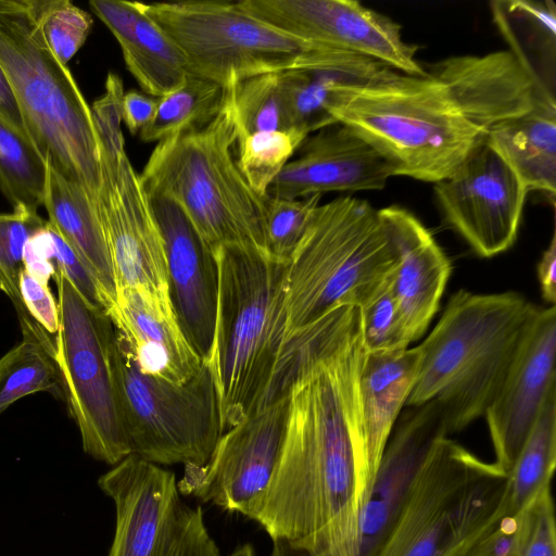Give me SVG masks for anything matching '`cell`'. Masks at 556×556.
<instances>
[{
  "mask_svg": "<svg viewBox=\"0 0 556 556\" xmlns=\"http://www.w3.org/2000/svg\"><path fill=\"white\" fill-rule=\"evenodd\" d=\"M182 53L190 75L231 90L252 76L295 67L313 46L245 12L238 2L142 3Z\"/></svg>",
  "mask_w": 556,
  "mask_h": 556,
  "instance_id": "obj_10",
  "label": "cell"
},
{
  "mask_svg": "<svg viewBox=\"0 0 556 556\" xmlns=\"http://www.w3.org/2000/svg\"><path fill=\"white\" fill-rule=\"evenodd\" d=\"M165 248L169 296L178 323L203 362L216 317L218 273L213 249L172 200L150 194Z\"/></svg>",
  "mask_w": 556,
  "mask_h": 556,
  "instance_id": "obj_18",
  "label": "cell"
},
{
  "mask_svg": "<svg viewBox=\"0 0 556 556\" xmlns=\"http://www.w3.org/2000/svg\"><path fill=\"white\" fill-rule=\"evenodd\" d=\"M228 94L205 125L156 143L140 174L150 194L175 202L212 248L265 250V203L241 174Z\"/></svg>",
  "mask_w": 556,
  "mask_h": 556,
  "instance_id": "obj_7",
  "label": "cell"
},
{
  "mask_svg": "<svg viewBox=\"0 0 556 556\" xmlns=\"http://www.w3.org/2000/svg\"><path fill=\"white\" fill-rule=\"evenodd\" d=\"M538 308L515 291L457 290L418 345L419 372L405 406L435 400L447 435L483 416Z\"/></svg>",
  "mask_w": 556,
  "mask_h": 556,
  "instance_id": "obj_4",
  "label": "cell"
},
{
  "mask_svg": "<svg viewBox=\"0 0 556 556\" xmlns=\"http://www.w3.org/2000/svg\"><path fill=\"white\" fill-rule=\"evenodd\" d=\"M361 308L342 304L283 346L270 400L288 393L279 458L248 518L313 556H358L368 497L359 376Z\"/></svg>",
  "mask_w": 556,
  "mask_h": 556,
  "instance_id": "obj_1",
  "label": "cell"
},
{
  "mask_svg": "<svg viewBox=\"0 0 556 556\" xmlns=\"http://www.w3.org/2000/svg\"><path fill=\"white\" fill-rule=\"evenodd\" d=\"M218 273L208 366L223 433L268 402L285 345L288 263L252 247L213 249Z\"/></svg>",
  "mask_w": 556,
  "mask_h": 556,
  "instance_id": "obj_3",
  "label": "cell"
},
{
  "mask_svg": "<svg viewBox=\"0 0 556 556\" xmlns=\"http://www.w3.org/2000/svg\"><path fill=\"white\" fill-rule=\"evenodd\" d=\"M267 194L300 199L327 192L376 191L392 172L384 159L346 125L336 123L304 139Z\"/></svg>",
  "mask_w": 556,
  "mask_h": 556,
  "instance_id": "obj_20",
  "label": "cell"
},
{
  "mask_svg": "<svg viewBox=\"0 0 556 556\" xmlns=\"http://www.w3.org/2000/svg\"><path fill=\"white\" fill-rule=\"evenodd\" d=\"M320 199V194L300 199L264 198L265 250L270 257L289 262Z\"/></svg>",
  "mask_w": 556,
  "mask_h": 556,
  "instance_id": "obj_36",
  "label": "cell"
},
{
  "mask_svg": "<svg viewBox=\"0 0 556 556\" xmlns=\"http://www.w3.org/2000/svg\"><path fill=\"white\" fill-rule=\"evenodd\" d=\"M391 67L358 54L313 46L299 64L280 72L289 132L301 143L336 124L330 109L339 90L367 84Z\"/></svg>",
  "mask_w": 556,
  "mask_h": 556,
  "instance_id": "obj_23",
  "label": "cell"
},
{
  "mask_svg": "<svg viewBox=\"0 0 556 556\" xmlns=\"http://www.w3.org/2000/svg\"><path fill=\"white\" fill-rule=\"evenodd\" d=\"M556 307H539L484 417L494 463L509 473L545 400L556 389Z\"/></svg>",
  "mask_w": 556,
  "mask_h": 556,
  "instance_id": "obj_17",
  "label": "cell"
},
{
  "mask_svg": "<svg viewBox=\"0 0 556 556\" xmlns=\"http://www.w3.org/2000/svg\"><path fill=\"white\" fill-rule=\"evenodd\" d=\"M98 484L115 505L109 556H220L202 507L181 498L173 471L130 454Z\"/></svg>",
  "mask_w": 556,
  "mask_h": 556,
  "instance_id": "obj_12",
  "label": "cell"
},
{
  "mask_svg": "<svg viewBox=\"0 0 556 556\" xmlns=\"http://www.w3.org/2000/svg\"><path fill=\"white\" fill-rule=\"evenodd\" d=\"M49 48L66 65L85 43L92 17L68 0H33Z\"/></svg>",
  "mask_w": 556,
  "mask_h": 556,
  "instance_id": "obj_37",
  "label": "cell"
},
{
  "mask_svg": "<svg viewBox=\"0 0 556 556\" xmlns=\"http://www.w3.org/2000/svg\"><path fill=\"white\" fill-rule=\"evenodd\" d=\"M46 228L48 256L54 268L63 273L89 303L106 312L103 294L81 260L48 220Z\"/></svg>",
  "mask_w": 556,
  "mask_h": 556,
  "instance_id": "obj_40",
  "label": "cell"
},
{
  "mask_svg": "<svg viewBox=\"0 0 556 556\" xmlns=\"http://www.w3.org/2000/svg\"><path fill=\"white\" fill-rule=\"evenodd\" d=\"M47 164L34 148L0 124V191L13 207L43 205Z\"/></svg>",
  "mask_w": 556,
  "mask_h": 556,
  "instance_id": "obj_34",
  "label": "cell"
},
{
  "mask_svg": "<svg viewBox=\"0 0 556 556\" xmlns=\"http://www.w3.org/2000/svg\"><path fill=\"white\" fill-rule=\"evenodd\" d=\"M225 92L230 100L238 141L260 131L289 132L280 72L249 77Z\"/></svg>",
  "mask_w": 556,
  "mask_h": 556,
  "instance_id": "obj_33",
  "label": "cell"
},
{
  "mask_svg": "<svg viewBox=\"0 0 556 556\" xmlns=\"http://www.w3.org/2000/svg\"><path fill=\"white\" fill-rule=\"evenodd\" d=\"M55 358L65 403L79 429L83 448L97 460L116 465L131 454L112 365L115 330L110 316L89 303L60 270Z\"/></svg>",
  "mask_w": 556,
  "mask_h": 556,
  "instance_id": "obj_11",
  "label": "cell"
},
{
  "mask_svg": "<svg viewBox=\"0 0 556 556\" xmlns=\"http://www.w3.org/2000/svg\"><path fill=\"white\" fill-rule=\"evenodd\" d=\"M396 262L369 202L341 195L319 204L287 265L285 343L338 305L366 306L390 285Z\"/></svg>",
  "mask_w": 556,
  "mask_h": 556,
  "instance_id": "obj_6",
  "label": "cell"
},
{
  "mask_svg": "<svg viewBox=\"0 0 556 556\" xmlns=\"http://www.w3.org/2000/svg\"><path fill=\"white\" fill-rule=\"evenodd\" d=\"M485 143L528 192H543L555 202L556 104L543 102L527 113L496 123L490 128Z\"/></svg>",
  "mask_w": 556,
  "mask_h": 556,
  "instance_id": "obj_27",
  "label": "cell"
},
{
  "mask_svg": "<svg viewBox=\"0 0 556 556\" xmlns=\"http://www.w3.org/2000/svg\"><path fill=\"white\" fill-rule=\"evenodd\" d=\"M287 413L288 393L283 392L225 431L204 465L184 466L177 482L180 494L248 517L276 468Z\"/></svg>",
  "mask_w": 556,
  "mask_h": 556,
  "instance_id": "obj_15",
  "label": "cell"
},
{
  "mask_svg": "<svg viewBox=\"0 0 556 556\" xmlns=\"http://www.w3.org/2000/svg\"><path fill=\"white\" fill-rule=\"evenodd\" d=\"M0 124L28 142L17 102L8 77L0 65ZM30 144V143H29Z\"/></svg>",
  "mask_w": 556,
  "mask_h": 556,
  "instance_id": "obj_45",
  "label": "cell"
},
{
  "mask_svg": "<svg viewBox=\"0 0 556 556\" xmlns=\"http://www.w3.org/2000/svg\"><path fill=\"white\" fill-rule=\"evenodd\" d=\"M159 98L144 92L131 89L124 92L122 99V122L125 123L129 132H140L152 121Z\"/></svg>",
  "mask_w": 556,
  "mask_h": 556,
  "instance_id": "obj_43",
  "label": "cell"
},
{
  "mask_svg": "<svg viewBox=\"0 0 556 556\" xmlns=\"http://www.w3.org/2000/svg\"><path fill=\"white\" fill-rule=\"evenodd\" d=\"M229 556H256L251 544H243L237 547Z\"/></svg>",
  "mask_w": 556,
  "mask_h": 556,
  "instance_id": "obj_48",
  "label": "cell"
},
{
  "mask_svg": "<svg viewBox=\"0 0 556 556\" xmlns=\"http://www.w3.org/2000/svg\"><path fill=\"white\" fill-rule=\"evenodd\" d=\"M98 137L100 185L96 208L116 292L140 287L170 301L163 237L141 176L126 153L123 132Z\"/></svg>",
  "mask_w": 556,
  "mask_h": 556,
  "instance_id": "obj_13",
  "label": "cell"
},
{
  "mask_svg": "<svg viewBox=\"0 0 556 556\" xmlns=\"http://www.w3.org/2000/svg\"><path fill=\"white\" fill-rule=\"evenodd\" d=\"M89 7L117 40L127 70L144 93L161 98L185 83L189 73L182 53L141 2L91 0Z\"/></svg>",
  "mask_w": 556,
  "mask_h": 556,
  "instance_id": "obj_24",
  "label": "cell"
},
{
  "mask_svg": "<svg viewBox=\"0 0 556 556\" xmlns=\"http://www.w3.org/2000/svg\"><path fill=\"white\" fill-rule=\"evenodd\" d=\"M447 437L435 400L402 409L359 515V554L377 556L432 445Z\"/></svg>",
  "mask_w": 556,
  "mask_h": 556,
  "instance_id": "obj_19",
  "label": "cell"
},
{
  "mask_svg": "<svg viewBox=\"0 0 556 556\" xmlns=\"http://www.w3.org/2000/svg\"><path fill=\"white\" fill-rule=\"evenodd\" d=\"M361 320L367 352L408 349L410 341L390 285L361 308Z\"/></svg>",
  "mask_w": 556,
  "mask_h": 556,
  "instance_id": "obj_38",
  "label": "cell"
},
{
  "mask_svg": "<svg viewBox=\"0 0 556 556\" xmlns=\"http://www.w3.org/2000/svg\"><path fill=\"white\" fill-rule=\"evenodd\" d=\"M545 100L508 51L455 55L422 75L389 70L337 92L330 109L388 163L392 176L435 184L492 126ZM556 104V103H553Z\"/></svg>",
  "mask_w": 556,
  "mask_h": 556,
  "instance_id": "obj_2",
  "label": "cell"
},
{
  "mask_svg": "<svg viewBox=\"0 0 556 556\" xmlns=\"http://www.w3.org/2000/svg\"><path fill=\"white\" fill-rule=\"evenodd\" d=\"M508 475L440 438L377 556H470L504 517Z\"/></svg>",
  "mask_w": 556,
  "mask_h": 556,
  "instance_id": "obj_8",
  "label": "cell"
},
{
  "mask_svg": "<svg viewBox=\"0 0 556 556\" xmlns=\"http://www.w3.org/2000/svg\"><path fill=\"white\" fill-rule=\"evenodd\" d=\"M48 222L75 251L99 286L109 315L116 303L113 265L96 204L79 185L47 165Z\"/></svg>",
  "mask_w": 556,
  "mask_h": 556,
  "instance_id": "obj_26",
  "label": "cell"
},
{
  "mask_svg": "<svg viewBox=\"0 0 556 556\" xmlns=\"http://www.w3.org/2000/svg\"><path fill=\"white\" fill-rule=\"evenodd\" d=\"M420 362L418 345L389 352L366 351L359 395L370 489L392 429L417 381Z\"/></svg>",
  "mask_w": 556,
  "mask_h": 556,
  "instance_id": "obj_25",
  "label": "cell"
},
{
  "mask_svg": "<svg viewBox=\"0 0 556 556\" xmlns=\"http://www.w3.org/2000/svg\"><path fill=\"white\" fill-rule=\"evenodd\" d=\"M0 65L30 146L96 204L100 142L91 108L67 65L49 48L33 0H0Z\"/></svg>",
  "mask_w": 556,
  "mask_h": 556,
  "instance_id": "obj_5",
  "label": "cell"
},
{
  "mask_svg": "<svg viewBox=\"0 0 556 556\" xmlns=\"http://www.w3.org/2000/svg\"><path fill=\"white\" fill-rule=\"evenodd\" d=\"M433 191L445 223L477 255L492 257L516 242L528 190L485 140Z\"/></svg>",
  "mask_w": 556,
  "mask_h": 556,
  "instance_id": "obj_16",
  "label": "cell"
},
{
  "mask_svg": "<svg viewBox=\"0 0 556 556\" xmlns=\"http://www.w3.org/2000/svg\"><path fill=\"white\" fill-rule=\"evenodd\" d=\"M270 556H313L311 552L293 540L278 538L273 539Z\"/></svg>",
  "mask_w": 556,
  "mask_h": 556,
  "instance_id": "obj_47",
  "label": "cell"
},
{
  "mask_svg": "<svg viewBox=\"0 0 556 556\" xmlns=\"http://www.w3.org/2000/svg\"><path fill=\"white\" fill-rule=\"evenodd\" d=\"M252 16L309 46L358 54L392 70L422 75L417 47L389 16L351 0H243Z\"/></svg>",
  "mask_w": 556,
  "mask_h": 556,
  "instance_id": "obj_14",
  "label": "cell"
},
{
  "mask_svg": "<svg viewBox=\"0 0 556 556\" xmlns=\"http://www.w3.org/2000/svg\"><path fill=\"white\" fill-rule=\"evenodd\" d=\"M24 268L38 281L48 287L55 273L48 256L46 226L37 231L26 243L23 256Z\"/></svg>",
  "mask_w": 556,
  "mask_h": 556,
  "instance_id": "obj_44",
  "label": "cell"
},
{
  "mask_svg": "<svg viewBox=\"0 0 556 556\" xmlns=\"http://www.w3.org/2000/svg\"><path fill=\"white\" fill-rule=\"evenodd\" d=\"M300 146L301 141L287 131L254 132L237 142V164L251 189L265 198Z\"/></svg>",
  "mask_w": 556,
  "mask_h": 556,
  "instance_id": "obj_35",
  "label": "cell"
},
{
  "mask_svg": "<svg viewBox=\"0 0 556 556\" xmlns=\"http://www.w3.org/2000/svg\"><path fill=\"white\" fill-rule=\"evenodd\" d=\"M520 556H556V520L551 485L517 513Z\"/></svg>",
  "mask_w": 556,
  "mask_h": 556,
  "instance_id": "obj_39",
  "label": "cell"
},
{
  "mask_svg": "<svg viewBox=\"0 0 556 556\" xmlns=\"http://www.w3.org/2000/svg\"><path fill=\"white\" fill-rule=\"evenodd\" d=\"M18 287L29 314L48 333L55 337L59 329V308L49 287L38 281L25 268L20 274Z\"/></svg>",
  "mask_w": 556,
  "mask_h": 556,
  "instance_id": "obj_41",
  "label": "cell"
},
{
  "mask_svg": "<svg viewBox=\"0 0 556 556\" xmlns=\"http://www.w3.org/2000/svg\"><path fill=\"white\" fill-rule=\"evenodd\" d=\"M224 98L222 87L189 74L178 88L159 98L156 112L139 132L140 139L143 142H160L199 128L217 114Z\"/></svg>",
  "mask_w": 556,
  "mask_h": 556,
  "instance_id": "obj_30",
  "label": "cell"
},
{
  "mask_svg": "<svg viewBox=\"0 0 556 556\" xmlns=\"http://www.w3.org/2000/svg\"><path fill=\"white\" fill-rule=\"evenodd\" d=\"M494 24L538 92L556 103V7L551 0H494Z\"/></svg>",
  "mask_w": 556,
  "mask_h": 556,
  "instance_id": "obj_28",
  "label": "cell"
},
{
  "mask_svg": "<svg viewBox=\"0 0 556 556\" xmlns=\"http://www.w3.org/2000/svg\"><path fill=\"white\" fill-rule=\"evenodd\" d=\"M119 345L143 375L181 384L203 361L185 336L172 302L144 288L116 292L109 314Z\"/></svg>",
  "mask_w": 556,
  "mask_h": 556,
  "instance_id": "obj_21",
  "label": "cell"
},
{
  "mask_svg": "<svg viewBox=\"0 0 556 556\" xmlns=\"http://www.w3.org/2000/svg\"><path fill=\"white\" fill-rule=\"evenodd\" d=\"M397 262L390 290L397 303L410 343L421 338L451 275L452 265L432 233L408 210H378Z\"/></svg>",
  "mask_w": 556,
  "mask_h": 556,
  "instance_id": "obj_22",
  "label": "cell"
},
{
  "mask_svg": "<svg viewBox=\"0 0 556 556\" xmlns=\"http://www.w3.org/2000/svg\"><path fill=\"white\" fill-rule=\"evenodd\" d=\"M47 224L37 210L17 205L11 213H0V289L11 300L22 336L46 340L49 333L35 320L23 303L18 278L28 240Z\"/></svg>",
  "mask_w": 556,
  "mask_h": 556,
  "instance_id": "obj_32",
  "label": "cell"
},
{
  "mask_svg": "<svg viewBox=\"0 0 556 556\" xmlns=\"http://www.w3.org/2000/svg\"><path fill=\"white\" fill-rule=\"evenodd\" d=\"M470 556H520L518 514L503 517L477 544Z\"/></svg>",
  "mask_w": 556,
  "mask_h": 556,
  "instance_id": "obj_42",
  "label": "cell"
},
{
  "mask_svg": "<svg viewBox=\"0 0 556 556\" xmlns=\"http://www.w3.org/2000/svg\"><path fill=\"white\" fill-rule=\"evenodd\" d=\"M112 365L131 454L159 466L204 465L223 434L206 363L185 383H170L140 372L115 337Z\"/></svg>",
  "mask_w": 556,
  "mask_h": 556,
  "instance_id": "obj_9",
  "label": "cell"
},
{
  "mask_svg": "<svg viewBox=\"0 0 556 556\" xmlns=\"http://www.w3.org/2000/svg\"><path fill=\"white\" fill-rule=\"evenodd\" d=\"M541 293L545 302L556 303V235L551 238L549 244L542 253L536 267Z\"/></svg>",
  "mask_w": 556,
  "mask_h": 556,
  "instance_id": "obj_46",
  "label": "cell"
},
{
  "mask_svg": "<svg viewBox=\"0 0 556 556\" xmlns=\"http://www.w3.org/2000/svg\"><path fill=\"white\" fill-rule=\"evenodd\" d=\"M556 466V389L541 413L508 473L503 516L520 511L544 488L551 485Z\"/></svg>",
  "mask_w": 556,
  "mask_h": 556,
  "instance_id": "obj_29",
  "label": "cell"
},
{
  "mask_svg": "<svg viewBox=\"0 0 556 556\" xmlns=\"http://www.w3.org/2000/svg\"><path fill=\"white\" fill-rule=\"evenodd\" d=\"M36 392H49L65 402L55 354L38 339L23 337L0 358V415L17 400Z\"/></svg>",
  "mask_w": 556,
  "mask_h": 556,
  "instance_id": "obj_31",
  "label": "cell"
}]
</instances>
